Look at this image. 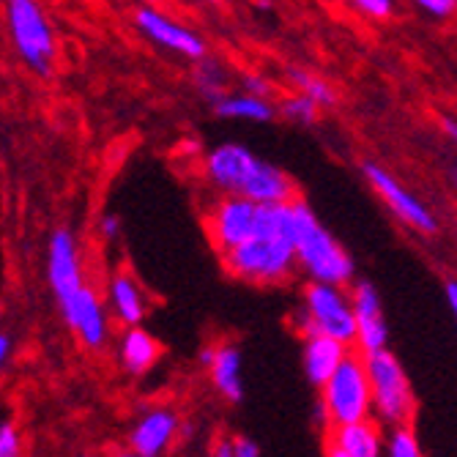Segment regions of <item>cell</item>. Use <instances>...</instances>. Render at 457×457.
Instances as JSON below:
<instances>
[{
	"mask_svg": "<svg viewBox=\"0 0 457 457\" xmlns=\"http://www.w3.org/2000/svg\"><path fill=\"white\" fill-rule=\"evenodd\" d=\"M0 457H22V438L12 422L0 425Z\"/></svg>",
	"mask_w": 457,
	"mask_h": 457,
	"instance_id": "d4e9b609",
	"label": "cell"
},
{
	"mask_svg": "<svg viewBox=\"0 0 457 457\" xmlns=\"http://www.w3.org/2000/svg\"><path fill=\"white\" fill-rule=\"evenodd\" d=\"M145 4H156V0H145Z\"/></svg>",
	"mask_w": 457,
	"mask_h": 457,
	"instance_id": "d590c367",
	"label": "cell"
},
{
	"mask_svg": "<svg viewBox=\"0 0 457 457\" xmlns=\"http://www.w3.org/2000/svg\"><path fill=\"white\" fill-rule=\"evenodd\" d=\"M135 25L145 38H151L162 50H170L176 55L192 58V61L205 58V41L195 30H189L187 25L176 22L168 14H162L154 6H140L135 12Z\"/></svg>",
	"mask_w": 457,
	"mask_h": 457,
	"instance_id": "8fae6325",
	"label": "cell"
},
{
	"mask_svg": "<svg viewBox=\"0 0 457 457\" xmlns=\"http://www.w3.org/2000/svg\"><path fill=\"white\" fill-rule=\"evenodd\" d=\"M244 88H246V94L269 96V82H266L261 74H246V77H244Z\"/></svg>",
	"mask_w": 457,
	"mask_h": 457,
	"instance_id": "f1b7e54d",
	"label": "cell"
},
{
	"mask_svg": "<svg viewBox=\"0 0 457 457\" xmlns=\"http://www.w3.org/2000/svg\"><path fill=\"white\" fill-rule=\"evenodd\" d=\"M348 4L372 20H386L395 12V0H348Z\"/></svg>",
	"mask_w": 457,
	"mask_h": 457,
	"instance_id": "484cf974",
	"label": "cell"
},
{
	"mask_svg": "<svg viewBox=\"0 0 457 457\" xmlns=\"http://www.w3.org/2000/svg\"><path fill=\"white\" fill-rule=\"evenodd\" d=\"M61 304V315L66 326L77 335V340L86 345L88 351H102L110 340V318L102 304V296L91 285H82L74 290L71 296H66Z\"/></svg>",
	"mask_w": 457,
	"mask_h": 457,
	"instance_id": "9c48e42d",
	"label": "cell"
},
{
	"mask_svg": "<svg viewBox=\"0 0 457 457\" xmlns=\"http://www.w3.org/2000/svg\"><path fill=\"white\" fill-rule=\"evenodd\" d=\"M9 356H12V337L6 335V331H0V370H4Z\"/></svg>",
	"mask_w": 457,
	"mask_h": 457,
	"instance_id": "1f68e13d",
	"label": "cell"
},
{
	"mask_svg": "<svg viewBox=\"0 0 457 457\" xmlns=\"http://www.w3.org/2000/svg\"><path fill=\"white\" fill-rule=\"evenodd\" d=\"M326 457H345L343 452H337L335 446H326Z\"/></svg>",
	"mask_w": 457,
	"mask_h": 457,
	"instance_id": "836d02e7",
	"label": "cell"
},
{
	"mask_svg": "<svg viewBox=\"0 0 457 457\" xmlns=\"http://www.w3.org/2000/svg\"><path fill=\"white\" fill-rule=\"evenodd\" d=\"M320 405H323L328 428L372 417V397H370L364 356L348 351V356L340 361V367L323 381Z\"/></svg>",
	"mask_w": 457,
	"mask_h": 457,
	"instance_id": "5b68a950",
	"label": "cell"
},
{
	"mask_svg": "<svg viewBox=\"0 0 457 457\" xmlns=\"http://www.w3.org/2000/svg\"><path fill=\"white\" fill-rule=\"evenodd\" d=\"M294 261L312 282L348 285L353 279V258L315 217L310 205L294 200Z\"/></svg>",
	"mask_w": 457,
	"mask_h": 457,
	"instance_id": "6da1fadb",
	"label": "cell"
},
{
	"mask_svg": "<svg viewBox=\"0 0 457 457\" xmlns=\"http://www.w3.org/2000/svg\"><path fill=\"white\" fill-rule=\"evenodd\" d=\"M258 212L261 203H253L241 195H220L205 214V230H209L212 244L220 253H228V249L253 238L258 230Z\"/></svg>",
	"mask_w": 457,
	"mask_h": 457,
	"instance_id": "52a82bcc",
	"label": "cell"
},
{
	"mask_svg": "<svg viewBox=\"0 0 457 457\" xmlns=\"http://www.w3.org/2000/svg\"><path fill=\"white\" fill-rule=\"evenodd\" d=\"M159 356H162L159 343L143 326H127V331H123V337H120V345H118V359H120L123 370L132 372V376H143V372H148L156 364Z\"/></svg>",
	"mask_w": 457,
	"mask_h": 457,
	"instance_id": "d6986e66",
	"label": "cell"
},
{
	"mask_svg": "<svg viewBox=\"0 0 457 457\" xmlns=\"http://www.w3.org/2000/svg\"><path fill=\"white\" fill-rule=\"evenodd\" d=\"M212 372L214 389L228 400L238 403L244 397V384H241V351L230 343H220L212 351V361L205 364Z\"/></svg>",
	"mask_w": 457,
	"mask_h": 457,
	"instance_id": "ac0fdd59",
	"label": "cell"
},
{
	"mask_svg": "<svg viewBox=\"0 0 457 457\" xmlns=\"http://www.w3.org/2000/svg\"><path fill=\"white\" fill-rule=\"evenodd\" d=\"M279 115L299 123V127H312L320 115V107L312 99H307L304 94H294L279 104Z\"/></svg>",
	"mask_w": 457,
	"mask_h": 457,
	"instance_id": "cb8c5ba5",
	"label": "cell"
},
{
	"mask_svg": "<svg viewBox=\"0 0 457 457\" xmlns=\"http://www.w3.org/2000/svg\"><path fill=\"white\" fill-rule=\"evenodd\" d=\"M214 457H233V449H230V441H220Z\"/></svg>",
	"mask_w": 457,
	"mask_h": 457,
	"instance_id": "d6a6232c",
	"label": "cell"
},
{
	"mask_svg": "<svg viewBox=\"0 0 457 457\" xmlns=\"http://www.w3.org/2000/svg\"><path fill=\"white\" fill-rule=\"evenodd\" d=\"M195 86L209 102H217L225 94V71H222V66L214 63V61L200 58V66L195 69Z\"/></svg>",
	"mask_w": 457,
	"mask_h": 457,
	"instance_id": "7402d4cb",
	"label": "cell"
},
{
	"mask_svg": "<svg viewBox=\"0 0 457 457\" xmlns=\"http://www.w3.org/2000/svg\"><path fill=\"white\" fill-rule=\"evenodd\" d=\"M328 446L345 457H384V425L376 417L328 428Z\"/></svg>",
	"mask_w": 457,
	"mask_h": 457,
	"instance_id": "9a60e30c",
	"label": "cell"
},
{
	"mask_svg": "<svg viewBox=\"0 0 457 457\" xmlns=\"http://www.w3.org/2000/svg\"><path fill=\"white\" fill-rule=\"evenodd\" d=\"M294 328L302 337L307 335H328L345 345H353V307L345 285L328 282H307L302 294V307L294 315Z\"/></svg>",
	"mask_w": 457,
	"mask_h": 457,
	"instance_id": "3957f363",
	"label": "cell"
},
{
	"mask_svg": "<svg viewBox=\"0 0 457 457\" xmlns=\"http://www.w3.org/2000/svg\"><path fill=\"white\" fill-rule=\"evenodd\" d=\"M413 6H420L422 12H428L436 20H449L454 14L457 0H411Z\"/></svg>",
	"mask_w": 457,
	"mask_h": 457,
	"instance_id": "4316f807",
	"label": "cell"
},
{
	"mask_svg": "<svg viewBox=\"0 0 457 457\" xmlns=\"http://www.w3.org/2000/svg\"><path fill=\"white\" fill-rule=\"evenodd\" d=\"M47 279L58 302L71 296L74 290L86 285L82 277V261H79V244L69 228H58L50 236L47 246Z\"/></svg>",
	"mask_w": 457,
	"mask_h": 457,
	"instance_id": "4fadbf2b",
	"label": "cell"
},
{
	"mask_svg": "<svg viewBox=\"0 0 457 457\" xmlns=\"http://www.w3.org/2000/svg\"><path fill=\"white\" fill-rule=\"evenodd\" d=\"M351 345L328 337V335H307L304 337V353H302V361H304V376L312 386H323V381L340 367V361L348 356Z\"/></svg>",
	"mask_w": 457,
	"mask_h": 457,
	"instance_id": "2e32d148",
	"label": "cell"
},
{
	"mask_svg": "<svg viewBox=\"0 0 457 457\" xmlns=\"http://www.w3.org/2000/svg\"><path fill=\"white\" fill-rule=\"evenodd\" d=\"M112 457H137V454L135 452H115Z\"/></svg>",
	"mask_w": 457,
	"mask_h": 457,
	"instance_id": "e575fe53",
	"label": "cell"
},
{
	"mask_svg": "<svg viewBox=\"0 0 457 457\" xmlns=\"http://www.w3.org/2000/svg\"><path fill=\"white\" fill-rule=\"evenodd\" d=\"M6 25L22 63L36 74H50L58 45L55 30L38 0H6Z\"/></svg>",
	"mask_w": 457,
	"mask_h": 457,
	"instance_id": "8992f818",
	"label": "cell"
},
{
	"mask_svg": "<svg viewBox=\"0 0 457 457\" xmlns=\"http://www.w3.org/2000/svg\"><path fill=\"white\" fill-rule=\"evenodd\" d=\"M290 82H294V88H296L299 94H304L307 99H312L320 110H323V107H331V104L337 102L335 88H331L326 79H320V77L312 74V71L290 69Z\"/></svg>",
	"mask_w": 457,
	"mask_h": 457,
	"instance_id": "44dd1931",
	"label": "cell"
},
{
	"mask_svg": "<svg viewBox=\"0 0 457 457\" xmlns=\"http://www.w3.org/2000/svg\"><path fill=\"white\" fill-rule=\"evenodd\" d=\"M364 370L370 381L372 417L389 428L411 425L413 413H417V397H413L400 359L389 348H381L376 353H364Z\"/></svg>",
	"mask_w": 457,
	"mask_h": 457,
	"instance_id": "7a4b0ae2",
	"label": "cell"
},
{
	"mask_svg": "<svg viewBox=\"0 0 457 457\" xmlns=\"http://www.w3.org/2000/svg\"><path fill=\"white\" fill-rule=\"evenodd\" d=\"M110 310L118 318V323L127 326H140L148 315L145 294L140 282L129 271H118L110 279Z\"/></svg>",
	"mask_w": 457,
	"mask_h": 457,
	"instance_id": "e0dca14e",
	"label": "cell"
},
{
	"mask_svg": "<svg viewBox=\"0 0 457 457\" xmlns=\"http://www.w3.org/2000/svg\"><path fill=\"white\" fill-rule=\"evenodd\" d=\"M222 266L230 277L249 285H279L296 269L294 244L271 236H253L222 253Z\"/></svg>",
	"mask_w": 457,
	"mask_h": 457,
	"instance_id": "277c9868",
	"label": "cell"
},
{
	"mask_svg": "<svg viewBox=\"0 0 457 457\" xmlns=\"http://www.w3.org/2000/svg\"><path fill=\"white\" fill-rule=\"evenodd\" d=\"M102 236H104L107 241H115V238L120 236V220H118V217H104V220H102Z\"/></svg>",
	"mask_w": 457,
	"mask_h": 457,
	"instance_id": "f546056e",
	"label": "cell"
},
{
	"mask_svg": "<svg viewBox=\"0 0 457 457\" xmlns=\"http://www.w3.org/2000/svg\"><path fill=\"white\" fill-rule=\"evenodd\" d=\"M261 159L241 143H225L203 159L205 184L214 187L220 195H244L246 184L253 181Z\"/></svg>",
	"mask_w": 457,
	"mask_h": 457,
	"instance_id": "30bf717a",
	"label": "cell"
},
{
	"mask_svg": "<svg viewBox=\"0 0 457 457\" xmlns=\"http://www.w3.org/2000/svg\"><path fill=\"white\" fill-rule=\"evenodd\" d=\"M179 433V417L170 408H154L132 428L129 446L137 457H159Z\"/></svg>",
	"mask_w": 457,
	"mask_h": 457,
	"instance_id": "5bb4252c",
	"label": "cell"
},
{
	"mask_svg": "<svg viewBox=\"0 0 457 457\" xmlns=\"http://www.w3.org/2000/svg\"><path fill=\"white\" fill-rule=\"evenodd\" d=\"M230 449H233V457H261V446L253 438H244V436L233 438Z\"/></svg>",
	"mask_w": 457,
	"mask_h": 457,
	"instance_id": "83f0119b",
	"label": "cell"
},
{
	"mask_svg": "<svg viewBox=\"0 0 457 457\" xmlns=\"http://www.w3.org/2000/svg\"><path fill=\"white\" fill-rule=\"evenodd\" d=\"M214 104V112L220 118L228 120H255V123H266L277 115L274 104L266 96H255V94H222Z\"/></svg>",
	"mask_w": 457,
	"mask_h": 457,
	"instance_id": "ffe728a7",
	"label": "cell"
},
{
	"mask_svg": "<svg viewBox=\"0 0 457 457\" xmlns=\"http://www.w3.org/2000/svg\"><path fill=\"white\" fill-rule=\"evenodd\" d=\"M444 296H446L449 310L457 312V282H454V279H446V282H444Z\"/></svg>",
	"mask_w": 457,
	"mask_h": 457,
	"instance_id": "4dcf8cb0",
	"label": "cell"
},
{
	"mask_svg": "<svg viewBox=\"0 0 457 457\" xmlns=\"http://www.w3.org/2000/svg\"><path fill=\"white\" fill-rule=\"evenodd\" d=\"M351 307H353V326H356L353 343L359 345L361 356L386 348L389 326L384 318V304H381L378 290L370 282H359L351 294Z\"/></svg>",
	"mask_w": 457,
	"mask_h": 457,
	"instance_id": "7c38bea8",
	"label": "cell"
},
{
	"mask_svg": "<svg viewBox=\"0 0 457 457\" xmlns=\"http://www.w3.org/2000/svg\"><path fill=\"white\" fill-rule=\"evenodd\" d=\"M361 170H364V179L370 181V187L378 192V197L386 203V209L403 225L413 228L417 233H425V236H433L438 230L436 214L428 209V205L417 195L408 192L386 168H381V164H376V162H367Z\"/></svg>",
	"mask_w": 457,
	"mask_h": 457,
	"instance_id": "ba28073f",
	"label": "cell"
},
{
	"mask_svg": "<svg viewBox=\"0 0 457 457\" xmlns=\"http://www.w3.org/2000/svg\"><path fill=\"white\" fill-rule=\"evenodd\" d=\"M214 4H220V0H214Z\"/></svg>",
	"mask_w": 457,
	"mask_h": 457,
	"instance_id": "8d00e7d4",
	"label": "cell"
},
{
	"mask_svg": "<svg viewBox=\"0 0 457 457\" xmlns=\"http://www.w3.org/2000/svg\"><path fill=\"white\" fill-rule=\"evenodd\" d=\"M384 449H386V457H425L420 438L411 425H395L389 438H384Z\"/></svg>",
	"mask_w": 457,
	"mask_h": 457,
	"instance_id": "603a6c76",
	"label": "cell"
}]
</instances>
